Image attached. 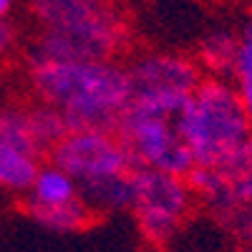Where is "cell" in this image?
I'll return each mask as SVG.
<instances>
[{
    "label": "cell",
    "instance_id": "1",
    "mask_svg": "<svg viewBox=\"0 0 252 252\" xmlns=\"http://www.w3.org/2000/svg\"><path fill=\"white\" fill-rule=\"evenodd\" d=\"M28 83L35 101L61 111L68 131H116L129 106V78L119 61L68 63L31 58Z\"/></svg>",
    "mask_w": 252,
    "mask_h": 252
},
{
    "label": "cell",
    "instance_id": "2",
    "mask_svg": "<svg viewBox=\"0 0 252 252\" xmlns=\"http://www.w3.org/2000/svg\"><path fill=\"white\" fill-rule=\"evenodd\" d=\"M182 134L197 166H215L252 136L237 86L204 76L182 109Z\"/></svg>",
    "mask_w": 252,
    "mask_h": 252
},
{
    "label": "cell",
    "instance_id": "3",
    "mask_svg": "<svg viewBox=\"0 0 252 252\" xmlns=\"http://www.w3.org/2000/svg\"><path fill=\"white\" fill-rule=\"evenodd\" d=\"M116 136L129 152L134 169H154L174 177H189L194 172V159L182 134V109L126 106Z\"/></svg>",
    "mask_w": 252,
    "mask_h": 252
},
{
    "label": "cell",
    "instance_id": "4",
    "mask_svg": "<svg viewBox=\"0 0 252 252\" xmlns=\"http://www.w3.org/2000/svg\"><path fill=\"white\" fill-rule=\"evenodd\" d=\"M131 217L144 242L154 252H164L199 207L187 177H174L154 169H134Z\"/></svg>",
    "mask_w": 252,
    "mask_h": 252
},
{
    "label": "cell",
    "instance_id": "5",
    "mask_svg": "<svg viewBox=\"0 0 252 252\" xmlns=\"http://www.w3.org/2000/svg\"><path fill=\"white\" fill-rule=\"evenodd\" d=\"M129 78V106L136 109H184L204 73L184 53H139L124 63Z\"/></svg>",
    "mask_w": 252,
    "mask_h": 252
},
{
    "label": "cell",
    "instance_id": "6",
    "mask_svg": "<svg viewBox=\"0 0 252 252\" xmlns=\"http://www.w3.org/2000/svg\"><path fill=\"white\" fill-rule=\"evenodd\" d=\"M131 46V31L121 13L106 20L71 28V31H40L31 58L68 61V63H109L124 56Z\"/></svg>",
    "mask_w": 252,
    "mask_h": 252
},
{
    "label": "cell",
    "instance_id": "7",
    "mask_svg": "<svg viewBox=\"0 0 252 252\" xmlns=\"http://www.w3.org/2000/svg\"><path fill=\"white\" fill-rule=\"evenodd\" d=\"M48 164L66 172L78 187L134 169L116 131H68L48 152Z\"/></svg>",
    "mask_w": 252,
    "mask_h": 252
},
{
    "label": "cell",
    "instance_id": "8",
    "mask_svg": "<svg viewBox=\"0 0 252 252\" xmlns=\"http://www.w3.org/2000/svg\"><path fill=\"white\" fill-rule=\"evenodd\" d=\"M202 209L252 204V136L215 166H197L187 177Z\"/></svg>",
    "mask_w": 252,
    "mask_h": 252
},
{
    "label": "cell",
    "instance_id": "9",
    "mask_svg": "<svg viewBox=\"0 0 252 252\" xmlns=\"http://www.w3.org/2000/svg\"><path fill=\"white\" fill-rule=\"evenodd\" d=\"M31 13L40 31H71L106 20L119 10L103 0H31Z\"/></svg>",
    "mask_w": 252,
    "mask_h": 252
},
{
    "label": "cell",
    "instance_id": "10",
    "mask_svg": "<svg viewBox=\"0 0 252 252\" xmlns=\"http://www.w3.org/2000/svg\"><path fill=\"white\" fill-rule=\"evenodd\" d=\"M134 172V169H131ZM131 172L106 177V179H96L89 184L78 187V197L86 202V207L101 220L109 215H124L131 209V194H134V182Z\"/></svg>",
    "mask_w": 252,
    "mask_h": 252
},
{
    "label": "cell",
    "instance_id": "11",
    "mask_svg": "<svg viewBox=\"0 0 252 252\" xmlns=\"http://www.w3.org/2000/svg\"><path fill=\"white\" fill-rule=\"evenodd\" d=\"M194 63L199 66L202 73H207L209 78H227L237 76V35L229 31H212L207 33L197 53L192 56Z\"/></svg>",
    "mask_w": 252,
    "mask_h": 252
},
{
    "label": "cell",
    "instance_id": "12",
    "mask_svg": "<svg viewBox=\"0 0 252 252\" xmlns=\"http://www.w3.org/2000/svg\"><path fill=\"white\" fill-rule=\"evenodd\" d=\"M23 212L38 224L51 229V232H83V229H89L98 222V217L86 207V202L81 197L58 207H40L23 199Z\"/></svg>",
    "mask_w": 252,
    "mask_h": 252
},
{
    "label": "cell",
    "instance_id": "13",
    "mask_svg": "<svg viewBox=\"0 0 252 252\" xmlns=\"http://www.w3.org/2000/svg\"><path fill=\"white\" fill-rule=\"evenodd\" d=\"M40 166H43L40 157L8 144H0V187L3 189H10V192L26 197L40 172Z\"/></svg>",
    "mask_w": 252,
    "mask_h": 252
},
{
    "label": "cell",
    "instance_id": "14",
    "mask_svg": "<svg viewBox=\"0 0 252 252\" xmlns=\"http://www.w3.org/2000/svg\"><path fill=\"white\" fill-rule=\"evenodd\" d=\"M78 199V184L53 164H43L40 172L28 189L26 202L40 204V207H58V204H68Z\"/></svg>",
    "mask_w": 252,
    "mask_h": 252
},
{
    "label": "cell",
    "instance_id": "15",
    "mask_svg": "<svg viewBox=\"0 0 252 252\" xmlns=\"http://www.w3.org/2000/svg\"><path fill=\"white\" fill-rule=\"evenodd\" d=\"M28 124H31V134L40 157H48V152L68 134V126L63 121L61 111L53 106H46L40 101L28 103Z\"/></svg>",
    "mask_w": 252,
    "mask_h": 252
},
{
    "label": "cell",
    "instance_id": "16",
    "mask_svg": "<svg viewBox=\"0 0 252 252\" xmlns=\"http://www.w3.org/2000/svg\"><path fill=\"white\" fill-rule=\"evenodd\" d=\"M0 144H8L40 157L28 124V103H5V106H0Z\"/></svg>",
    "mask_w": 252,
    "mask_h": 252
},
{
    "label": "cell",
    "instance_id": "17",
    "mask_svg": "<svg viewBox=\"0 0 252 252\" xmlns=\"http://www.w3.org/2000/svg\"><path fill=\"white\" fill-rule=\"evenodd\" d=\"M252 73V13L237 33V76Z\"/></svg>",
    "mask_w": 252,
    "mask_h": 252
},
{
    "label": "cell",
    "instance_id": "18",
    "mask_svg": "<svg viewBox=\"0 0 252 252\" xmlns=\"http://www.w3.org/2000/svg\"><path fill=\"white\" fill-rule=\"evenodd\" d=\"M237 94H240V101H242V109H245V116L252 126V73H245V76H237Z\"/></svg>",
    "mask_w": 252,
    "mask_h": 252
},
{
    "label": "cell",
    "instance_id": "19",
    "mask_svg": "<svg viewBox=\"0 0 252 252\" xmlns=\"http://www.w3.org/2000/svg\"><path fill=\"white\" fill-rule=\"evenodd\" d=\"M13 46H15V28L5 20H0V56L10 53Z\"/></svg>",
    "mask_w": 252,
    "mask_h": 252
},
{
    "label": "cell",
    "instance_id": "20",
    "mask_svg": "<svg viewBox=\"0 0 252 252\" xmlns=\"http://www.w3.org/2000/svg\"><path fill=\"white\" fill-rule=\"evenodd\" d=\"M10 5H13V0H0V20H3V15L10 10Z\"/></svg>",
    "mask_w": 252,
    "mask_h": 252
},
{
    "label": "cell",
    "instance_id": "21",
    "mask_svg": "<svg viewBox=\"0 0 252 252\" xmlns=\"http://www.w3.org/2000/svg\"><path fill=\"white\" fill-rule=\"evenodd\" d=\"M103 3H109V5H114V8H119L121 3H126V0H103Z\"/></svg>",
    "mask_w": 252,
    "mask_h": 252
},
{
    "label": "cell",
    "instance_id": "22",
    "mask_svg": "<svg viewBox=\"0 0 252 252\" xmlns=\"http://www.w3.org/2000/svg\"><path fill=\"white\" fill-rule=\"evenodd\" d=\"M237 252H252V242H250V245H240Z\"/></svg>",
    "mask_w": 252,
    "mask_h": 252
}]
</instances>
